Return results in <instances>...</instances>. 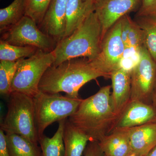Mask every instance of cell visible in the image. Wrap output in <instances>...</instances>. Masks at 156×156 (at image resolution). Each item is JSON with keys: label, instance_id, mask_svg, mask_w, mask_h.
<instances>
[{"label": "cell", "instance_id": "6da1fadb", "mask_svg": "<svg viewBox=\"0 0 156 156\" xmlns=\"http://www.w3.org/2000/svg\"><path fill=\"white\" fill-rule=\"evenodd\" d=\"M101 77L108 79L92 60L84 57L71 58L48 68L40 81L39 91L48 94L64 92L70 97L80 98V89Z\"/></svg>", "mask_w": 156, "mask_h": 156}, {"label": "cell", "instance_id": "7a4b0ae2", "mask_svg": "<svg viewBox=\"0 0 156 156\" xmlns=\"http://www.w3.org/2000/svg\"><path fill=\"white\" fill-rule=\"evenodd\" d=\"M111 87H101L94 95L83 99L75 112L69 118L90 141L99 142L112 131L117 116L111 103Z\"/></svg>", "mask_w": 156, "mask_h": 156}, {"label": "cell", "instance_id": "3957f363", "mask_svg": "<svg viewBox=\"0 0 156 156\" xmlns=\"http://www.w3.org/2000/svg\"><path fill=\"white\" fill-rule=\"evenodd\" d=\"M102 28L94 11L71 35L57 43L53 50L56 66L71 58L84 57L90 60L97 58L101 48Z\"/></svg>", "mask_w": 156, "mask_h": 156}, {"label": "cell", "instance_id": "277c9868", "mask_svg": "<svg viewBox=\"0 0 156 156\" xmlns=\"http://www.w3.org/2000/svg\"><path fill=\"white\" fill-rule=\"evenodd\" d=\"M1 128L5 133L21 135L38 144L34 98L21 92H11L8 111Z\"/></svg>", "mask_w": 156, "mask_h": 156}, {"label": "cell", "instance_id": "5b68a950", "mask_svg": "<svg viewBox=\"0 0 156 156\" xmlns=\"http://www.w3.org/2000/svg\"><path fill=\"white\" fill-rule=\"evenodd\" d=\"M55 61L53 51L37 50L30 57L17 60V68L12 81L11 92H21L34 98L39 94V85L48 68Z\"/></svg>", "mask_w": 156, "mask_h": 156}, {"label": "cell", "instance_id": "8992f818", "mask_svg": "<svg viewBox=\"0 0 156 156\" xmlns=\"http://www.w3.org/2000/svg\"><path fill=\"white\" fill-rule=\"evenodd\" d=\"M34 99L40 138L48 126L73 114L83 99L62 95L59 93L48 94L40 92Z\"/></svg>", "mask_w": 156, "mask_h": 156}, {"label": "cell", "instance_id": "52a82bcc", "mask_svg": "<svg viewBox=\"0 0 156 156\" xmlns=\"http://www.w3.org/2000/svg\"><path fill=\"white\" fill-rule=\"evenodd\" d=\"M1 34V40L10 44L34 47L46 52L53 51L57 44L40 30L32 18L26 15Z\"/></svg>", "mask_w": 156, "mask_h": 156}, {"label": "cell", "instance_id": "ba28073f", "mask_svg": "<svg viewBox=\"0 0 156 156\" xmlns=\"http://www.w3.org/2000/svg\"><path fill=\"white\" fill-rule=\"evenodd\" d=\"M140 59L131 71V101L153 104L152 97L156 77V62L144 45Z\"/></svg>", "mask_w": 156, "mask_h": 156}, {"label": "cell", "instance_id": "9c48e42d", "mask_svg": "<svg viewBox=\"0 0 156 156\" xmlns=\"http://www.w3.org/2000/svg\"><path fill=\"white\" fill-rule=\"evenodd\" d=\"M121 19L112 27L101 41L100 53L92 60L95 67L110 79L113 72L121 67L126 48L121 35Z\"/></svg>", "mask_w": 156, "mask_h": 156}, {"label": "cell", "instance_id": "30bf717a", "mask_svg": "<svg viewBox=\"0 0 156 156\" xmlns=\"http://www.w3.org/2000/svg\"><path fill=\"white\" fill-rule=\"evenodd\" d=\"M141 0H95L94 11L102 28L101 41L112 26L123 16L140 7Z\"/></svg>", "mask_w": 156, "mask_h": 156}, {"label": "cell", "instance_id": "8fae6325", "mask_svg": "<svg viewBox=\"0 0 156 156\" xmlns=\"http://www.w3.org/2000/svg\"><path fill=\"white\" fill-rule=\"evenodd\" d=\"M156 122V106L137 101H131L117 117L112 131Z\"/></svg>", "mask_w": 156, "mask_h": 156}, {"label": "cell", "instance_id": "7c38bea8", "mask_svg": "<svg viewBox=\"0 0 156 156\" xmlns=\"http://www.w3.org/2000/svg\"><path fill=\"white\" fill-rule=\"evenodd\" d=\"M68 0H51L41 22L38 26L57 43L64 38L66 30V11Z\"/></svg>", "mask_w": 156, "mask_h": 156}, {"label": "cell", "instance_id": "4fadbf2b", "mask_svg": "<svg viewBox=\"0 0 156 156\" xmlns=\"http://www.w3.org/2000/svg\"><path fill=\"white\" fill-rule=\"evenodd\" d=\"M112 92L111 103L117 117L131 101V71L121 67L111 75Z\"/></svg>", "mask_w": 156, "mask_h": 156}, {"label": "cell", "instance_id": "5bb4252c", "mask_svg": "<svg viewBox=\"0 0 156 156\" xmlns=\"http://www.w3.org/2000/svg\"><path fill=\"white\" fill-rule=\"evenodd\" d=\"M133 154L146 156L156 145V122L128 128Z\"/></svg>", "mask_w": 156, "mask_h": 156}, {"label": "cell", "instance_id": "9a60e30c", "mask_svg": "<svg viewBox=\"0 0 156 156\" xmlns=\"http://www.w3.org/2000/svg\"><path fill=\"white\" fill-rule=\"evenodd\" d=\"M98 142L105 156H127L133 154L128 128L114 129Z\"/></svg>", "mask_w": 156, "mask_h": 156}, {"label": "cell", "instance_id": "2e32d148", "mask_svg": "<svg viewBox=\"0 0 156 156\" xmlns=\"http://www.w3.org/2000/svg\"><path fill=\"white\" fill-rule=\"evenodd\" d=\"M94 3L83 0H68L66 11V30L63 38L71 35L89 13L94 11Z\"/></svg>", "mask_w": 156, "mask_h": 156}, {"label": "cell", "instance_id": "e0dca14e", "mask_svg": "<svg viewBox=\"0 0 156 156\" xmlns=\"http://www.w3.org/2000/svg\"><path fill=\"white\" fill-rule=\"evenodd\" d=\"M90 140L69 122L66 121L63 132L65 147L64 156H82Z\"/></svg>", "mask_w": 156, "mask_h": 156}, {"label": "cell", "instance_id": "ac0fdd59", "mask_svg": "<svg viewBox=\"0 0 156 156\" xmlns=\"http://www.w3.org/2000/svg\"><path fill=\"white\" fill-rule=\"evenodd\" d=\"M121 20V35L126 49H130L139 53L144 44L142 30L129 14L123 16Z\"/></svg>", "mask_w": 156, "mask_h": 156}, {"label": "cell", "instance_id": "d6986e66", "mask_svg": "<svg viewBox=\"0 0 156 156\" xmlns=\"http://www.w3.org/2000/svg\"><path fill=\"white\" fill-rule=\"evenodd\" d=\"M5 134L10 156H41V149L38 144L18 134Z\"/></svg>", "mask_w": 156, "mask_h": 156}, {"label": "cell", "instance_id": "ffe728a7", "mask_svg": "<svg viewBox=\"0 0 156 156\" xmlns=\"http://www.w3.org/2000/svg\"><path fill=\"white\" fill-rule=\"evenodd\" d=\"M67 119L58 122V129L52 137L50 138L44 134L40 136L39 143L41 149V156H64L63 132Z\"/></svg>", "mask_w": 156, "mask_h": 156}, {"label": "cell", "instance_id": "44dd1931", "mask_svg": "<svg viewBox=\"0 0 156 156\" xmlns=\"http://www.w3.org/2000/svg\"><path fill=\"white\" fill-rule=\"evenodd\" d=\"M26 0H14L0 10L1 34L19 22L25 16Z\"/></svg>", "mask_w": 156, "mask_h": 156}, {"label": "cell", "instance_id": "7402d4cb", "mask_svg": "<svg viewBox=\"0 0 156 156\" xmlns=\"http://www.w3.org/2000/svg\"><path fill=\"white\" fill-rule=\"evenodd\" d=\"M134 20L142 30L144 45L156 62V17L135 15Z\"/></svg>", "mask_w": 156, "mask_h": 156}, {"label": "cell", "instance_id": "603a6c76", "mask_svg": "<svg viewBox=\"0 0 156 156\" xmlns=\"http://www.w3.org/2000/svg\"><path fill=\"white\" fill-rule=\"evenodd\" d=\"M38 50L34 47H20L10 44L0 40V60L17 61L21 58L31 57Z\"/></svg>", "mask_w": 156, "mask_h": 156}, {"label": "cell", "instance_id": "cb8c5ba5", "mask_svg": "<svg viewBox=\"0 0 156 156\" xmlns=\"http://www.w3.org/2000/svg\"><path fill=\"white\" fill-rule=\"evenodd\" d=\"M17 68V61H0V93L9 96L11 94L12 81Z\"/></svg>", "mask_w": 156, "mask_h": 156}, {"label": "cell", "instance_id": "d4e9b609", "mask_svg": "<svg viewBox=\"0 0 156 156\" xmlns=\"http://www.w3.org/2000/svg\"><path fill=\"white\" fill-rule=\"evenodd\" d=\"M51 0H26L25 15L32 18L38 26L41 22Z\"/></svg>", "mask_w": 156, "mask_h": 156}, {"label": "cell", "instance_id": "484cf974", "mask_svg": "<svg viewBox=\"0 0 156 156\" xmlns=\"http://www.w3.org/2000/svg\"><path fill=\"white\" fill-rule=\"evenodd\" d=\"M135 15L156 17V0H141L140 7Z\"/></svg>", "mask_w": 156, "mask_h": 156}, {"label": "cell", "instance_id": "4316f807", "mask_svg": "<svg viewBox=\"0 0 156 156\" xmlns=\"http://www.w3.org/2000/svg\"><path fill=\"white\" fill-rule=\"evenodd\" d=\"M84 156H105L101 150L99 142L90 141L84 152Z\"/></svg>", "mask_w": 156, "mask_h": 156}, {"label": "cell", "instance_id": "83f0119b", "mask_svg": "<svg viewBox=\"0 0 156 156\" xmlns=\"http://www.w3.org/2000/svg\"><path fill=\"white\" fill-rule=\"evenodd\" d=\"M0 156H10L6 142L5 133L1 128H0Z\"/></svg>", "mask_w": 156, "mask_h": 156}, {"label": "cell", "instance_id": "f1b7e54d", "mask_svg": "<svg viewBox=\"0 0 156 156\" xmlns=\"http://www.w3.org/2000/svg\"><path fill=\"white\" fill-rule=\"evenodd\" d=\"M153 104L154 105L156 104V77L155 83L154 88L153 94L152 97Z\"/></svg>", "mask_w": 156, "mask_h": 156}, {"label": "cell", "instance_id": "f546056e", "mask_svg": "<svg viewBox=\"0 0 156 156\" xmlns=\"http://www.w3.org/2000/svg\"><path fill=\"white\" fill-rule=\"evenodd\" d=\"M146 156H156V145L149 152Z\"/></svg>", "mask_w": 156, "mask_h": 156}, {"label": "cell", "instance_id": "4dcf8cb0", "mask_svg": "<svg viewBox=\"0 0 156 156\" xmlns=\"http://www.w3.org/2000/svg\"><path fill=\"white\" fill-rule=\"evenodd\" d=\"M83 2H95V0H83Z\"/></svg>", "mask_w": 156, "mask_h": 156}, {"label": "cell", "instance_id": "1f68e13d", "mask_svg": "<svg viewBox=\"0 0 156 156\" xmlns=\"http://www.w3.org/2000/svg\"><path fill=\"white\" fill-rule=\"evenodd\" d=\"M127 156H140L138 155H136V154H132L130 155H128Z\"/></svg>", "mask_w": 156, "mask_h": 156}, {"label": "cell", "instance_id": "d6a6232c", "mask_svg": "<svg viewBox=\"0 0 156 156\" xmlns=\"http://www.w3.org/2000/svg\"><path fill=\"white\" fill-rule=\"evenodd\" d=\"M154 105H155V106H156V104H155Z\"/></svg>", "mask_w": 156, "mask_h": 156}]
</instances>
